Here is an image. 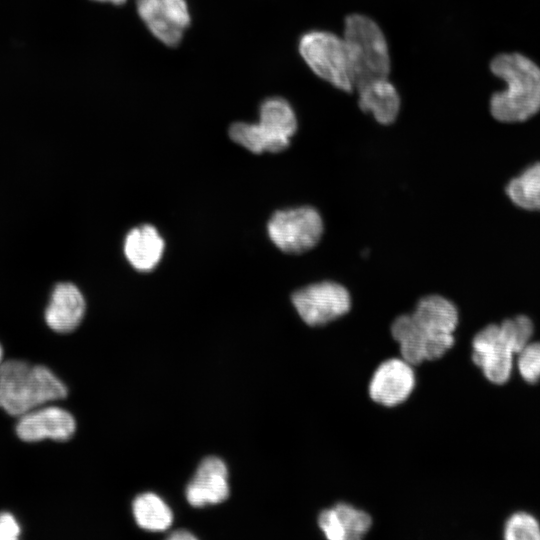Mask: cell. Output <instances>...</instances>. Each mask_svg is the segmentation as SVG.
Returning <instances> with one entry per match:
<instances>
[{
    "instance_id": "2e32d148",
    "label": "cell",
    "mask_w": 540,
    "mask_h": 540,
    "mask_svg": "<svg viewBox=\"0 0 540 540\" xmlns=\"http://www.w3.org/2000/svg\"><path fill=\"white\" fill-rule=\"evenodd\" d=\"M164 241L155 227L141 225L127 234L124 253L129 263L138 271L148 272L159 263Z\"/></svg>"
},
{
    "instance_id": "ba28073f",
    "label": "cell",
    "mask_w": 540,
    "mask_h": 540,
    "mask_svg": "<svg viewBox=\"0 0 540 540\" xmlns=\"http://www.w3.org/2000/svg\"><path fill=\"white\" fill-rule=\"evenodd\" d=\"M292 303L301 319L312 327L335 321L351 308L348 291L342 285L330 281L297 290L292 295Z\"/></svg>"
},
{
    "instance_id": "52a82bcc",
    "label": "cell",
    "mask_w": 540,
    "mask_h": 540,
    "mask_svg": "<svg viewBox=\"0 0 540 540\" xmlns=\"http://www.w3.org/2000/svg\"><path fill=\"white\" fill-rule=\"evenodd\" d=\"M270 239L283 252L298 254L314 247L321 238L323 223L312 207L277 211L268 222Z\"/></svg>"
},
{
    "instance_id": "7c38bea8",
    "label": "cell",
    "mask_w": 540,
    "mask_h": 540,
    "mask_svg": "<svg viewBox=\"0 0 540 540\" xmlns=\"http://www.w3.org/2000/svg\"><path fill=\"white\" fill-rule=\"evenodd\" d=\"M317 526L328 540H361L371 530L373 520L367 511L338 502L320 511Z\"/></svg>"
},
{
    "instance_id": "5b68a950",
    "label": "cell",
    "mask_w": 540,
    "mask_h": 540,
    "mask_svg": "<svg viewBox=\"0 0 540 540\" xmlns=\"http://www.w3.org/2000/svg\"><path fill=\"white\" fill-rule=\"evenodd\" d=\"M296 129V115L291 105L283 98L272 97L261 104L258 123H234L229 136L253 153L280 152L288 147Z\"/></svg>"
},
{
    "instance_id": "e0dca14e",
    "label": "cell",
    "mask_w": 540,
    "mask_h": 540,
    "mask_svg": "<svg viewBox=\"0 0 540 540\" xmlns=\"http://www.w3.org/2000/svg\"><path fill=\"white\" fill-rule=\"evenodd\" d=\"M132 512L138 526L148 531H165L173 522L169 506L151 492L140 494L134 499Z\"/></svg>"
},
{
    "instance_id": "484cf974",
    "label": "cell",
    "mask_w": 540,
    "mask_h": 540,
    "mask_svg": "<svg viewBox=\"0 0 540 540\" xmlns=\"http://www.w3.org/2000/svg\"><path fill=\"white\" fill-rule=\"evenodd\" d=\"M95 1H99V2H109V3L115 4V5H121V4H123L126 0H95Z\"/></svg>"
},
{
    "instance_id": "9c48e42d",
    "label": "cell",
    "mask_w": 540,
    "mask_h": 540,
    "mask_svg": "<svg viewBox=\"0 0 540 540\" xmlns=\"http://www.w3.org/2000/svg\"><path fill=\"white\" fill-rule=\"evenodd\" d=\"M414 365L402 357H390L377 365L368 382V396L386 408L406 402L416 388Z\"/></svg>"
},
{
    "instance_id": "6da1fadb",
    "label": "cell",
    "mask_w": 540,
    "mask_h": 540,
    "mask_svg": "<svg viewBox=\"0 0 540 540\" xmlns=\"http://www.w3.org/2000/svg\"><path fill=\"white\" fill-rule=\"evenodd\" d=\"M457 324L456 306L442 296L429 295L417 303L412 313L393 321L391 335L400 357L416 366L439 360L453 347Z\"/></svg>"
},
{
    "instance_id": "d4e9b609",
    "label": "cell",
    "mask_w": 540,
    "mask_h": 540,
    "mask_svg": "<svg viewBox=\"0 0 540 540\" xmlns=\"http://www.w3.org/2000/svg\"><path fill=\"white\" fill-rule=\"evenodd\" d=\"M170 540H196V536L186 530H178L168 536Z\"/></svg>"
},
{
    "instance_id": "603a6c76",
    "label": "cell",
    "mask_w": 540,
    "mask_h": 540,
    "mask_svg": "<svg viewBox=\"0 0 540 540\" xmlns=\"http://www.w3.org/2000/svg\"><path fill=\"white\" fill-rule=\"evenodd\" d=\"M169 18L184 30L190 24V15L185 0H159Z\"/></svg>"
},
{
    "instance_id": "9a60e30c",
    "label": "cell",
    "mask_w": 540,
    "mask_h": 540,
    "mask_svg": "<svg viewBox=\"0 0 540 540\" xmlns=\"http://www.w3.org/2000/svg\"><path fill=\"white\" fill-rule=\"evenodd\" d=\"M359 106L370 112L381 124L392 123L400 109V97L394 85L386 78H377L356 87Z\"/></svg>"
},
{
    "instance_id": "44dd1931",
    "label": "cell",
    "mask_w": 540,
    "mask_h": 540,
    "mask_svg": "<svg viewBox=\"0 0 540 540\" xmlns=\"http://www.w3.org/2000/svg\"><path fill=\"white\" fill-rule=\"evenodd\" d=\"M514 353H519L531 340L534 325L525 315H518L500 323Z\"/></svg>"
},
{
    "instance_id": "30bf717a",
    "label": "cell",
    "mask_w": 540,
    "mask_h": 540,
    "mask_svg": "<svg viewBox=\"0 0 540 540\" xmlns=\"http://www.w3.org/2000/svg\"><path fill=\"white\" fill-rule=\"evenodd\" d=\"M514 354L500 324L485 326L472 340V361L493 384L509 380Z\"/></svg>"
},
{
    "instance_id": "7a4b0ae2",
    "label": "cell",
    "mask_w": 540,
    "mask_h": 540,
    "mask_svg": "<svg viewBox=\"0 0 540 540\" xmlns=\"http://www.w3.org/2000/svg\"><path fill=\"white\" fill-rule=\"evenodd\" d=\"M490 70L506 88L490 97L491 115L500 122L520 123L540 112V66L519 53H501L490 62Z\"/></svg>"
},
{
    "instance_id": "4fadbf2b",
    "label": "cell",
    "mask_w": 540,
    "mask_h": 540,
    "mask_svg": "<svg viewBox=\"0 0 540 540\" xmlns=\"http://www.w3.org/2000/svg\"><path fill=\"white\" fill-rule=\"evenodd\" d=\"M229 494L227 466L222 459L214 456L201 461L185 490L188 503L194 507L221 503Z\"/></svg>"
},
{
    "instance_id": "cb8c5ba5",
    "label": "cell",
    "mask_w": 540,
    "mask_h": 540,
    "mask_svg": "<svg viewBox=\"0 0 540 540\" xmlns=\"http://www.w3.org/2000/svg\"><path fill=\"white\" fill-rule=\"evenodd\" d=\"M21 533L19 523L10 513H0V540H16Z\"/></svg>"
},
{
    "instance_id": "ffe728a7",
    "label": "cell",
    "mask_w": 540,
    "mask_h": 540,
    "mask_svg": "<svg viewBox=\"0 0 540 540\" xmlns=\"http://www.w3.org/2000/svg\"><path fill=\"white\" fill-rule=\"evenodd\" d=\"M506 540H540V524L531 514L523 511L512 514L504 525Z\"/></svg>"
},
{
    "instance_id": "7402d4cb",
    "label": "cell",
    "mask_w": 540,
    "mask_h": 540,
    "mask_svg": "<svg viewBox=\"0 0 540 540\" xmlns=\"http://www.w3.org/2000/svg\"><path fill=\"white\" fill-rule=\"evenodd\" d=\"M517 367L526 382L536 383L540 380V341L529 342L518 353Z\"/></svg>"
},
{
    "instance_id": "d6986e66",
    "label": "cell",
    "mask_w": 540,
    "mask_h": 540,
    "mask_svg": "<svg viewBox=\"0 0 540 540\" xmlns=\"http://www.w3.org/2000/svg\"><path fill=\"white\" fill-rule=\"evenodd\" d=\"M506 194L518 207L540 211V162L530 165L510 180Z\"/></svg>"
},
{
    "instance_id": "5bb4252c",
    "label": "cell",
    "mask_w": 540,
    "mask_h": 540,
    "mask_svg": "<svg viewBox=\"0 0 540 540\" xmlns=\"http://www.w3.org/2000/svg\"><path fill=\"white\" fill-rule=\"evenodd\" d=\"M85 313V300L80 290L71 283H59L52 291L45 310L48 326L60 333L74 330Z\"/></svg>"
},
{
    "instance_id": "277c9868",
    "label": "cell",
    "mask_w": 540,
    "mask_h": 540,
    "mask_svg": "<svg viewBox=\"0 0 540 540\" xmlns=\"http://www.w3.org/2000/svg\"><path fill=\"white\" fill-rule=\"evenodd\" d=\"M343 40L347 49L354 85L386 78L390 56L380 27L371 18L352 14L345 20Z\"/></svg>"
},
{
    "instance_id": "8992f818",
    "label": "cell",
    "mask_w": 540,
    "mask_h": 540,
    "mask_svg": "<svg viewBox=\"0 0 540 540\" xmlns=\"http://www.w3.org/2000/svg\"><path fill=\"white\" fill-rule=\"evenodd\" d=\"M299 52L323 80L346 92L355 87L343 38L327 31H310L301 37Z\"/></svg>"
},
{
    "instance_id": "8fae6325",
    "label": "cell",
    "mask_w": 540,
    "mask_h": 540,
    "mask_svg": "<svg viewBox=\"0 0 540 540\" xmlns=\"http://www.w3.org/2000/svg\"><path fill=\"white\" fill-rule=\"evenodd\" d=\"M76 430L73 416L56 406H40L23 415L16 425L18 437L26 442H37L46 438L66 441Z\"/></svg>"
},
{
    "instance_id": "4316f807",
    "label": "cell",
    "mask_w": 540,
    "mask_h": 540,
    "mask_svg": "<svg viewBox=\"0 0 540 540\" xmlns=\"http://www.w3.org/2000/svg\"><path fill=\"white\" fill-rule=\"evenodd\" d=\"M2 359H3V349H2V347L0 345V365L2 363Z\"/></svg>"
},
{
    "instance_id": "ac0fdd59",
    "label": "cell",
    "mask_w": 540,
    "mask_h": 540,
    "mask_svg": "<svg viewBox=\"0 0 540 540\" xmlns=\"http://www.w3.org/2000/svg\"><path fill=\"white\" fill-rule=\"evenodd\" d=\"M139 16L151 33L168 46H176L182 39L183 31L172 22L159 0H136Z\"/></svg>"
},
{
    "instance_id": "3957f363",
    "label": "cell",
    "mask_w": 540,
    "mask_h": 540,
    "mask_svg": "<svg viewBox=\"0 0 540 540\" xmlns=\"http://www.w3.org/2000/svg\"><path fill=\"white\" fill-rule=\"evenodd\" d=\"M66 396V386L43 365L15 359L0 365V407L12 416L20 417Z\"/></svg>"
}]
</instances>
